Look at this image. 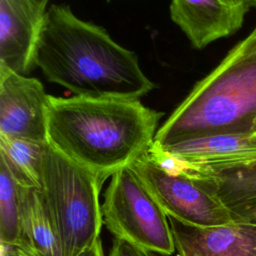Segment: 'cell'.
<instances>
[{"instance_id": "cell-2", "label": "cell", "mask_w": 256, "mask_h": 256, "mask_svg": "<svg viewBox=\"0 0 256 256\" xmlns=\"http://www.w3.org/2000/svg\"><path fill=\"white\" fill-rule=\"evenodd\" d=\"M162 115L139 99L49 95L48 143L107 179L150 149Z\"/></svg>"}, {"instance_id": "cell-11", "label": "cell", "mask_w": 256, "mask_h": 256, "mask_svg": "<svg viewBox=\"0 0 256 256\" xmlns=\"http://www.w3.org/2000/svg\"><path fill=\"white\" fill-rule=\"evenodd\" d=\"M44 14L32 0H0V64L22 75L36 67Z\"/></svg>"}, {"instance_id": "cell-4", "label": "cell", "mask_w": 256, "mask_h": 256, "mask_svg": "<svg viewBox=\"0 0 256 256\" xmlns=\"http://www.w3.org/2000/svg\"><path fill=\"white\" fill-rule=\"evenodd\" d=\"M105 180L48 143L40 190L58 234L63 256H78L100 239L103 216L99 193Z\"/></svg>"}, {"instance_id": "cell-23", "label": "cell", "mask_w": 256, "mask_h": 256, "mask_svg": "<svg viewBox=\"0 0 256 256\" xmlns=\"http://www.w3.org/2000/svg\"><path fill=\"white\" fill-rule=\"evenodd\" d=\"M107 1H111V0H107Z\"/></svg>"}, {"instance_id": "cell-8", "label": "cell", "mask_w": 256, "mask_h": 256, "mask_svg": "<svg viewBox=\"0 0 256 256\" xmlns=\"http://www.w3.org/2000/svg\"><path fill=\"white\" fill-rule=\"evenodd\" d=\"M249 8L243 0H171L170 17L196 49L236 33Z\"/></svg>"}, {"instance_id": "cell-21", "label": "cell", "mask_w": 256, "mask_h": 256, "mask_svg": "<svg viewBox=\"0 0 256 256\" xmlns=\"http://www.w3.org/2000/svg\"><path fill=\"white\" fill-rule=\"evenodd\" d=\"M251 136H252V137L256 136V118H255V120H254V122H253V125H252V131H251Z\"/></svg>"}, {"instance_id": "cell-18", "label": "cell", "mask_w": 256, "mask_h": 256, "mask_svg": "<svg viewBox=\"0 0 256 256\" xmlns=\"http://www.w3.org/2000/svg\"><path fill=\"white\" fill-rule=\"evenodd\" d=\"M1 256H23L16 246L1 244Z\"/></svg>"}, {"instance_id": "cell-14", "label": "cell", "mask_w": 256, "mask_h": 256, "mask_svg": "<svg viewBox=\"0 0 256 256\" xmlns=\"http://www.w3.org/2000/svg\"><path fill=\"white\" fill-rule=\"evenodd\" d=\"M48 143L0 136V159L17 183L25 188L42 187V165Z\"/></svg>"}, {"instance_id": "cell-22", "label": "cell", "mask_w": 256, "mask_h": 256, "mask_svg": "<svg viewBox=\"0 0 256 256\" xmlns=\"http://www.w3.org/2000/svg\"><path fill=\"white\" fill-rule=\"evenodd\" d=\"M253 138H254V139H255V140H256V136H254V137H253Z\"/></svg>"}, {"instance_id": "cell-7", "label": "cell", "mask_w": 256, "mask_h": 256, "mask_svg": "<svg viewBox=\"0 0 256 256\" xmlns=\"http://www.w3.org/2000/svg\"><path fill=\"white\" fill-rule=\"evenodd\" d=\"M48 97L38 79L0 64V136L48 143Z\"/></svg>"}, {"instance_id": "cell-17", "label": "cell", "mask_w": 256, "mask_h": 256, "mask_svg": "<svg viewBox=\"0 0 256 256\" xmlns=\"http://www.w3.org/2000/svg\"><path fill=\"white\" fill-rule=\"evenodd\" d=\"M78 256H104L101 240L99 239L94 245L80 253Z\"/></svg>"}, {"instance_id": "cell-19", "label": "cell", "mask_w": 256, "mask_h": 256, "mask_svg": "<svg viewBox=\"0 0 256 256\" xmlns=\"http://www.w3.org/2000/svg\"><path fill=\"white\" fill-rule=\"evenodd\" d=\"M32 1L41 12H43V13L46 12V6H47V3L49 0H32Z\"/></svg>"}, {"instance_id": "cell-12", "label": "cell", "mask_w": 256, "mask_h": 256, "mask_svg": "<svg viewBox=\"0 0 256 256\" xmlns=\"http://www.w3.org/2000/svg\"><path fill=\"white\" fill-rule=\"evenodd\" d=\"M191 166L234 165L256 161V140L249 134H211L158 146Z\"/></svg>"}, {"instance_id": "cell-6", "label": "cell", "mask_w": 256, "mask_h": 256, "mask_svg": "<svg viewBox=\"0 0 256 256\" xmlns=\"http://www.w3.org/2000/svg\"><path fill=\"white\" fill-rule=\"evenodd\" d=\"M130 167L168 217L197 226L234 222L216 197L182 172L175 159L154 143Z\"/></svg>"}, {"instance_id": "cell-1", "label": "cell", "mask_w": 256, "mask_h": 256, "mask_svg": "<svg viewBox=\"0 0 256 256\" xmlns=\"http://www.w3.org/2000/svg\"><path fill=\"white\" fill-rule=\"evenodd\" d=\"M35 64L48 81L77 96L139 99L155 88L133 51L104 28L78 18L68 5L46 10Z\"/></svg>"}, {"instance_id": "cell-15", "label": "cell", "mask_w": 256, "mask_h": 256, "mask_svg": "<svg viewBox=\"0 0 256 256\" xmlns=\"http://www.w3.org/2000/svg\"><path fill=\"white\" fill-rule=\"evenodd\" d=\"M20 185L9 168L0 159V243L21 244V197Z\"/></svg>"}, {"instance_id": "cell-13", "label": "cell", "mask_w": 256, "mask_h": 256, "mask_svg": "<svg viewBox=\"0 0 256 256\" xmlns=\"http://www.w3.org/2000/svg\"><path fill=\"white\" fill-rule=\"evenodd\" d=\"M21 244L16 246L23 256H63L54 223L42 192L20 187Z\"/></svg>"}, {"instance_id": "cell-3", "label": "cell", "mask_w": 256, "mask_h": 256, "mask_svg": "<svg viewBox=\"0 0 256 256\" xmlns=\"http://www.w3.org/2000/svg\"><path fill=\"white\" fill-rule=\"evenodd\" d=\"M256 118V26L198 81L157 130L158 146L211 134H249Z\"/></svg>"}, {"instance_id": "cell-20", "label": "cell", "mask_w": 256, "mask_h": 256, "mask_svg": "<svg viewBox=\"0 0 256 256\" xmlns=\"http://www.w3.org/2000/svg\"><path fill=\"white\" fill-rule=\"evenodd\" d=\"M243 1L249 9L250 8H255L256 9V0H243Z\"/></svg>"}, {"instance_id": "cell-5", "label": "cell", "mask_w": 256, "mask_h": 256, "mask_svg": "<svg viewBox=\"0 0 256 256\" xmlns=\"http://www.w3.org/2000/svg\"><path fill=\"white\" fill-rule=\"evenodd\" d=\"M101 209L103 223L115 238L149 253L169 256L175 252L167 215L130 166L111 176Z\"/></svg>"}, {"instance_id": "cell-9", "label": "cell", "mask_w": 256, "mask_h": 256, "mask_svg": "<svg viewBox=\"0 0 256 256\" xmlns=\"http://www.w3.org/2000/svg\"><path fill=\"white\" fill-rule=\"evenodd\" d=\"M177 167L216 197L234 222L256 224V161L221 166Z\"/></svg>"}, {"instance_id": "cell-10", "label": "cell", "mask_w": 256, "mask_h": 256, "mask_svg": "<svg viewBox=\"0 0 256 256\" xmlns=\"http://www.w3.org/2000/svg\"><path fill=\"white\" fill-rule=\"evenodd\" d=\"M168 220L177 256H256L255 223L197 226Z\"/></svg>"}, {"instance_id": "cell-16", "label": "cell", "mask_w": 256, "mask_h": 256, "mask_svg": "<svg viewBox=\"0 0 256 256\" xmlns=\"http://www.w3.org/2000/svg\"><path fill=\"white\" fill-rule=\"evenodd\" d=\"M108 256H150V253L127 240L115 238Z\"/></svg>"}]
</instances>
